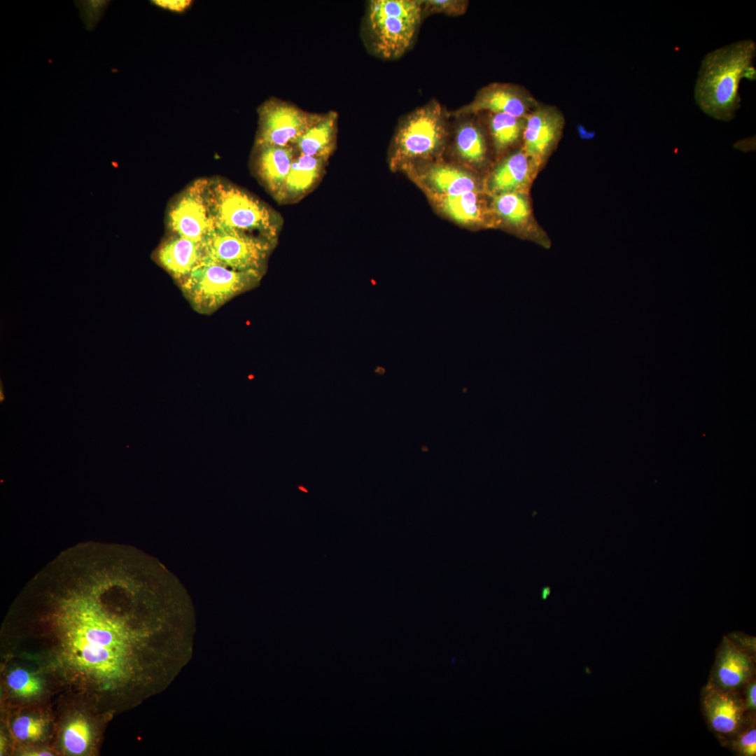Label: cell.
I'll list each match as a JSON object with an SVG mask.
<instances>
[{"label":"cell","instance_id":"6da1fadb","mask_svg":"<svg viewBox=\"0 0 756 756\" xmlns=\"http://www.w3.org/2000/svg\"><path fill=\"white\" fill-rule=\"evenodd\" d=\"M755 56L752 39L732 43L705 55L694 86V99L706 115L724 122L735 117L741 105V80L756 79Z\"/></svg>","mask_w":756,"mask_h":756},{"label":"cell","instance_id":"7a4b0ae2","mask_svg":"<svg viewBox=\"0 0 756 756\" xmlns=\"http://www.w3.org/2000/svg\"><path fill=\"white\" fill-rule=\"evenodd\" d=\"M423 20L422 0L369 1L363 23L366 46L381 59H398L412 46Z\"/></svg>","mask_w":756,"mask_h":756},{"label":"cell","instance_id":"3957f363","mask_svg":"<svg viewBox=\"0 0 756 756\" xmlns=\"http://www.w3.org/2000/svg\"><path fill=\"white\" fill-rule=\"evenodd\" d=\"M206 199L215 228L237 230L278 241L282 218L244 190L220 179L208 180Z\"/></svg>","mask_w":756,"mask_h":756},{"label":"cell","instance_id":"277c9868","mask_svg":"<svg viewBox=\"0 0 756 756\" xmlns=\"http://www.w3.org/2000/svg\"><path fill=\"white\" fill-rule=\"evenodd\" d=\"M450 116L437 100L414 109L400 122L390 149L392 167L414 160L430 158L443 148L447 120Z\"/></svg>","mask_w":756,"mask_h":756},{"label":"cell","instance_id":"5b68a950","mask_svg":"<svg viewBox=\"0 0 756 756\" xmlns=\"http://www.w3.org/2000/svg\"><path fill=\"white\" fill-rule=\"evenodd\" d=\"M263 275L202 260L178 284L193 309L209 314L234 297L255 288Z\"/></svg>","mask_w":756,"mask_h":756},{"label":"cell","instance_id":"8992f818","mask_svg":"<svg viewBox=\"0 0 756 756\" xmlns=\"http://www.w3.org/2000/svg\"><path fill=\"white\" fill-rule=\"evenodd\" d=\"M277 241L237 230L215 228L202 242L203 259L243 272L265 274Z\"/></svg>","mask_w":756,"mask_h":756},{"label":"cell","instance_id":"52a82bcc","mask_svg":"<svg viewBox=\"0 0 756 756\" xmlns=\"http://www.w3.org/2000/svg\"><path fill=\"white\" fill-rule=\"evenodd\" d=\"M258 113L255 146H293L317 116L277 98L266 100Z\"/></svg>","mask_w":756,"mask_h":756},{"label":"cell","instance_id":"ba28073f","mask_svg":"<svg viewBox=\"0 0 756 756\" xmlns=\"http://www.w3.org/2000/svg\"><path fill=\"white\" fill-rule=\"evenodd\" d=\"M208 180L190 184L169 205L167 224L172 234L200 244L215 229L206 199Z\"/></svg>","mask_w":756,"mask_h":756},{"label":"cell","instance_id":"9c48e42d","mask_svg":"<svg viewBox=\"0 0 756 756\" xmlns=\"http://www.w3.org/2000/svg\"><path fill=\"white\" fill-rule=\"evenodd\" d=\"M539 102L525 88L509 83H492L480 88L467 104L449 113L450 116L505 113L525 118Z\"/></svg>","mask_w":756,"mask_h":756},{"label":"cell","instance_id":"30bf717a","mask_svg":"<svg viewBox=\"0 0 756 756\" xmlns=\"http://www.w3.org/2000/svg\"><path fill=\"white\" fill-rule=\"evenodd\" d=\"M701 707L709 727L726 743L748 724L743 698L736 691L708 682L702 691Z\"/></svg>","mask_w":756,"mask_h":756},{"label":"cell","instance_id":"8fae6325","mask_svg":"<svg viewBox=\"0 0 756 756\" xmlns=\"http://www.w3.org/2000/svg\"><path fill=\"white\" fill-rule=\"evenodd\" d=\"M564 118L554 106L540 104L524 118L522 150L538 167L559 139Z\"/></svg>","mask_w":756,"mask_h":756},{"label":"cell","instance_id":"7c38bea8","mask_svg":"<svg viewBox=\"0 0 756 756\" xmlns=\"http://www.w3.org/2000/svg\"><path fill=\"white\" fill-rule=\"evenodd\" d=\"M753 659L727 636H724L708 682L724 690L737 692L753 678Z\"/></svg>","mask_w":756,"mask_h":756},{"label":"cell","instance_id":"4fadbf2b","mask_svg":"<svg viewBox=\"0 0 756 756\" xmlns=\"http://www.w3.org/2000/svg\"><path fill=\"white\" fill-rule=\"evenodd\" d=\"M152 258L179 284L202 260V246L192 240L170 234L155 249Z\"/></svg>","mask_w":756,"mask_h":756},{"label":"cell","instance_id":"5bb4252c","mask_svg":"<svg viewBox=\"0 0 756 756\" xmlns=\"http://www.w3.org/2000/svg\"><path fill=\"white\" fill-rule=\"evenodd\" d=\"M296 154L293 146H255V171L274 199L284 184Z\"/></svg>","mask_w":756,"mask_h":756},{"label":"cell","instance_id":"9a60e30c","mask_svg":"<svg viewBox=\"0 0 756 756\" xmlns=\"http://www.w3.org/2000/svg\"><path fill=\"white\" fill-rule=\"evenodd\" d=\"M326 164L327 162L320 158L297 153L284 184L274 200L281 204L302 200L319 183Z\"/></svg>","mask_w":756,"mask_h":756},{"label":"cell","instance_id":"2e32d148","mask_svg":"<svg viewBox=\"0 0 756 756\" xmlns=\"http://www.w3.org/2000/svg\"><path fill=\"white\" fill-rule=\"evenodd\" d=\"M337 120L338 115L334 111L317 114L293 145L296 153L328 162L336 147Z\"/></svg>","mask_w":756,"mask_h":756},{"label":"cell","instance_id":"e0dca14e","mask_svg":"<svg viewBox=\"0 0 756 756\" xmlns=\"http://www.w3.org/2000/svg\"><path fill=\"white\" fill-rule=\"evenodd\" d=\"M534 166L521 150L507 156L495 169L491 181L498 193L524 190L530 183Z\"/></svg>","mask_w":756,"mask_h":756},{"label":"cell","instance_id":"ac0fdd59","mask_svg":"<svg viewBox=\"0 0 756 756\" xmlns=\"http://www.w3.org/2000/svg\"><path fill=\"white\" fill-rule=\"evenodd\" d=\"M473 115H459L454 141L456 155L463 161L474 164L482 163L486 157V143Z\"/></svg>","mask_w":756,"mask_h":756},{"label":"cell","instance_id":"d6986e66","mask_svg":"<svg viewBox=\"0 0 756 756\" xmlns=\"http://www.w3.org/2000/svg\"><path fill=\"white\" fill-rule=\"evenodd\" d=\"M428 179L443 195L454 196L477 191L476 182L470 174L450 165L431 168Z\"/></svg>","mask_w":756,"mask_h":756},{"label":"cell","instance_id":"ffe728a7","mask_svg":"<svg viewBox=\"0 0 756 756\" xmlns=\"http://www.w3.org/2000/svg\"><path fill=\"white\" fill-rule=\"evenodd\" d=\"M485 113L493 144L498 152L512 146L522 136L524 118L505 113Z\"/></svg>","mask_w":756,"mask_h":756},{"label":"cell","instance_id":"44dd1931","mask_svg":"<svg viewBox=\"0 0 756 756\" xmlns=\"http://www.w3.org/2000/svg\"><path fill=\"white\" fill-rule=\"evenodd\" d=\"M441 205L444 211L458 222L475 223L482 217V205L477 191L454 196L442 195Z\"/></svg>","mask_w":756,"mask_h":756},{"label":"cell","instance_id":"7402d4cb","mask_svg":"<svg viewBox=\"0 0 756 756\" xmlns=\"http://www.w3.org/2000/svg\"><path fill=\"white\" fill-rule=\"evenodd\" d=\"M493 205L498 215L513 225H522L530 216L527 200L517 192L498 193L493 200Z\"/></svg>","mask_w":756,"mask_h":756},{"label":"cell","instance_id":"603a6c76","mask_svg":"<svg viewBox=\"0 0 756 756\" xmlns=\"http://www.w3.org/2000/svg\"><path fill=\"white\" fill-rule=\"evenodd\" d=\"M92 734L90 724L81 716L70 720L64 728L62 741L65 750L73 755H81L88 748Z\"/></svg>","mask_w":756,"mask_h":756},{"label":"cell","instance_id":"cb8c5ba5","mask_svg":"<svg viewBox=\"0 0 756 756\" xmlns=\"http://www.w3.org/2000/svg\"><path fill=\"white\" fill-rule=\"evenodd\" d=\"M6 682L15 695L22 698L35 696L42 690L41 680L35 675L20 668L13 669L8 674Z\"/></svg>","mask_w":756,"mask_h":756},{"label":"cell","instance_id":"d4e9b609","mask_svg":"<svg viewBox=\"0 0 756 756\" xmlns=\"http://www.w3.org/2000/svg\"><path fill=\"white\" fill-rule=\"evenodd\" d=\"M46 722L43 719L29 715L18 717L12 724L15 736L21 741H36L44 734Z\"/></svg>","mask_w":756,"mask_h":756},{"label":"cell","instance_id":"484cf974","mask_svg":"<svg viewBox=\"0 0 756 756\" xmlns=\"http://www.w3.org/2000/svg\"><path fill=\"white\" fill-rule=\"evenodd\" d=\"M468 4L465 0H422L423 19L433 14L459 16L466 12Z\"/></svg>","mask_w":756,"mask_h":756},{"label":"cell","instance_id":"4316f807","mask_svg":"<svg viewBox=\"0 0 756 756\" xmlns=\"http://www.w3.org/2000/svg\"><path fill=\"white\" fill-rule=\"evenodd\" d=\"M743 729L729 743L731 748L742 756H755L756 755V729L755 720L750 725Z\"/></svg>","mask_w":756,"mask_h":756},{"label":"cell","instance_id":"83f0119b","mask_svg":"<svg viewBox=\"0 0 756 756\" xmlns=\"http://www.w3.org/2000/svg\"><path fill=\"white\" fill-rule=\"evenodd\" d=\"M108 1H87L80 3V10L82 18L86 26L92 29L102 15Z\"/></svg>","mask_w":756,"mask_h":756},{"label":"cell","instance_id":"f1b7e54d","mask_svg":"<svg viewBox=\"0 0 756 756\" xmlns=\"http://www.w3.org/2000/svg\"><path fill=\"white\" fill-rule=\"evenodd\" d=\"M727 637L738 648L748 653L755 659V637L750 636L742 633H732Z\"/></svg>","mask_w":756,"mask_h":756},{"label":"cell","instance_id":"f546056e","mask_svg":"<svg viewBox=\"0 0 756 756\" xmlns=\"http://www.w3.org/2000/svg\"><path fill=\"white\" fill-rule=\"evenodd\" d=\"M745 696L743 698L745 709L748 713H755L756 710V683L755 680H750L745 686Z\"/></svg>","mask_w":756,"mask_h":756},{"label":"cell","instance_id":"4dcf8cb0","mask_svg":"<svg viewBox=\"0 0 756 756\" xmlns=\"http://www.w3.org/2000/svg\"><path fill=\"white\" fill-rule=\"evenodd\" d=\"M152 2L160 8L176 12L184 11L192 3L189 0H155Z\"/></svg>","mask_w":756,"mask_h":756},{"label":"cell","instance_id":"1f68e13d","mask_svg":"<svg viewBox=\"0 0 756 756\" xmlns=\"http://www.w3.org/2000/svg\"><path fill=\"white\" fill-rule=\"evenodd\" d=\"M29 755H52V754L51 752H48V751H40V752H30Z\"/></svg>","mask_w":756,"mask_h":756},{"label":"cell","instance_id":"d6a6232c","mask_svg":"<svg viewBox=\"0 0 756 756\" xmlns=\"http://www.w3.org/2000/svg\"><path fill=\"white\" fill-rule=\"evenodd\" d=\"M298 489L302 491H304V492H305V493L308 492V490L306 489L303 486H298Z\"/></svg>","mask_w":756,"mask_h":756}]
</instances>
